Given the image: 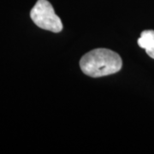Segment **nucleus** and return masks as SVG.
Returning <instances> with one entry per match:
<instances>
[{"label": "nucleus", "instance_id": "obj_1", "mask_svg": "<svg viewBox=\"0 0 154 154\" xmlns=\"http://www.w3.org/2000/svg\"><path fill=\"white\" fill-rule=\"evenodd\" d=\"M80 67L85 75L98 78L120 71L122 60L120 56L111 50L98 48L83 55L80 61Z\"/></svg>", "mask_w": 154, "mask_h": 154}, {"label": "nucleus", "instance_id": "obj_2", "mask_svg": "<svg viewBox=\"0 0 154 154\" xmlns=\"http://www.w3.org/2000/svg\"><path fill=\"white\" fill-rule=\"evenodd\" d=\"M30 17L38 28L53 33L63 30V23L47 0H38L30 11Z\"/></svg>", "mask_w": 154, "mask_h": 154}, {"label": "nucleus", "instance_id": "obj_3", "mask_svg": "<svg viewBox=\"0 0 154 154\" xmlns=\"http://www.w3.org/2000/svg\"><path fill=\"white\" fill-rule=\"evenodd\" d=\"M138 45L140 47L146 50L147 55L154 59V31L153 30H145L140 37L138 39Z\"/></svg>", "mask_w": 154, "mask_h": 154}]
</instances>
